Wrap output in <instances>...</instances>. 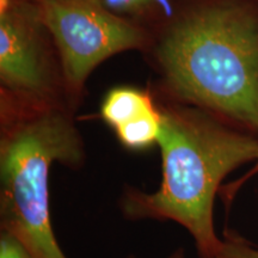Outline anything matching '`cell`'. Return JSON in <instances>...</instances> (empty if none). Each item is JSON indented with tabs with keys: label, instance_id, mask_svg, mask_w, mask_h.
<instances>
[{
	"label": "cell",
	"instance_id": "cell-1",
	"mask_svg": "<svg viewBox=\"0 0 258 258\" xmlns=\"http://www.w3.org/2000/svg\"><path fill=\"white\" fill-rule=\"evenodd\" d=\"M158 146L163 176L147 192L125 185L120 211L131 221H173L191 235L200 258L222 246L214 226V203L226 177L258 157V137L196 106H160Z\"/></svg>",
	"mask_w": 258,
	"mask_h": 258
},
{
	"label": "cell",
	"instance_id": "cell-5",
	"mask_svg": "<svg viewBox=\"0 0 258 258\" xmlns=\"http://www.w3.org/2000/svg\"><path fill=\"white\" fill-rule=\"evenodd\" d=\"M40 4L0 0V79L6 98L25 105H59L44 54ZM61 106V105H60Z\"/></svg>",
	"mask_w": 258,
	"mask_h": 258
},
{
	"label": "cell",
	"instance_id": "cell-3",
	"mask_svg": "<svg viewBox=\"0 0 258 258\" xmlns=\"http://www.w3.org/2000/svg\"><path fill=\"white\" fill-rule=\"evenodd\" d=\"M84 161L82 135L66 109L3 101L0 231L17 238L32 258H67L51 224L49 173L55 163L80 169Z\"/></svg>",
	"mask_w": 258,
	"mask_h": 258
},
{
	"label": "cell",
	"instance_id": "cell-9",
	"mask_svg": "<svg viewBox=\"0 0 258 258\" xmlns=\"http://www.w3.org/2000/svg\"><path fill=\"white\" fill-rule=\"evenodd\" d=\"M0 258H32V256L17 238L0 231Z\"/></svg>",
	"mask_w": 258,
	"mask_h": 258
},
{
	"label": "cell",
	"instance_id": "cell-8",
	"mask_svg": "<svg viewBox=\"0 0 258 258\" xmlns=\"http://www.w3.org/2000/svg\"><path fill=\"white\" fill-rule=\"evenodd\" d=\"M214 258H258V247L233 231H226L222 246Z\"/></svg>",
	"mask_w": 258,
	"mask_h": 258
},
{
	"label": "cell",
	"instance_id": "cell-2",
	"mask_svg": "<svg viewBox=\"0 0 258 258\" xmlns=\"http://www.w3.org/2000/svg\"><path fill=\"white\" fill-rule=\"evenodd\" d=\"M170 92L258 137V0H202L157 51Z\"/></svg>",
	"mask_w": 258,
	"mask_h": 258
},
{
	"label": "cell",
	"instance_id": "cell-4",
	"mask_svg": "<svg viewBox=\"0 0 258 258\" xmlns=\"http://www.w3.org/2000/svg\"><path fill=\"white\" fill-rule=\"evenodd\" d=\"M38 4L71 91H80L89 74L108 57L140 48L145 41L140 29L112 14L101 0H41Z\"/></svg>",
	"mask_w": 258,
	"mask_h": 258
},
{
	"label": "cell",
	"instance_id": "cell-6",
	"mask_svg": "<svg viewBox=\"0 0 258 258\" xmlns=\"http://www.w3.org/2000/svg\"><path fill=\"white\" fill-rule=\"evenodd\" d=\"M152 97L129 86L115 88L106 93L101 104V117L109 127L117 129L156 110Z\"/></svg>",
	"mask_w": 258,
	"mask_h": 258
},
{
	"label": "cell",
	"instance_id": "cell-10",
	"mask_svg": "<svg viewBox=\"0 0 258 258\" xmlns=\"http://www.w3.org/2000/svg\"><path fill=\"white\" fill-rule=\"evenodd\" d=\"M258 173V157H257V159H256V161H254V166L252 167V170L250 171L249 173H247L246 176L245 177H243V178H241L239 182H237L235 183V184H232V185H230V190H228L227 191V194H228V199H232L234 196V194L237 192V190L240 188L241 185L244 184V182L245 180H247L249 178H251V177H253L254 175H257Z\"/></svg>",
	"mask_w": 258,
	"mask_h": 258
},
{
	"label": "cell",
	"instance_id": "cell-12",
	"mask_svg": "<svg viewBox=\"0 0 258 258\" xmlns=\"http://www.w3.org/2000/svg\"><path fill=\"white\" fill-rule=\"evenodd\" d=\"M125 258H137V257H134V256H128V257H125ZM167 258H185L184 249H182V247H179V249H177V250L173 251V252L171 253L170 256L167 257Z\"/></svg>",
	"mask_w": 258,
	"mask_h": 258
},
{
	"label": "cell",
	"instance_id": "cell-11",
	"mask_svg": "<svg viewBox=\"0 0 258 258\" xmlns=\"http://www.w3.org/2000/svg\"><path fill=\"white\" fill-rule=\"evenodd\" d=\"M148 2H150V0H115L116 4L129 6V8H132V6H140Z\"/></svg>",
	"mask_w": 258,
	"mask_h": 258
},
{
	"label": "cell",
	"instance_id": "cell-7",
	"mask_svg": "<svg viewBox=\"0 0 258 258\" xmlns=\"http://www.w3.org/2000/svg\"><path fill=\"white\" fill-rule=\"evenodd\" d=\"M114 132L122 146L135 152L158 145L161 132L160 106L141 116L137 121L115 129Z\"/></svg>",
	"mask_w": 258,
	"mask_h": 258
}]
</instances>
